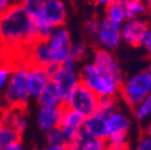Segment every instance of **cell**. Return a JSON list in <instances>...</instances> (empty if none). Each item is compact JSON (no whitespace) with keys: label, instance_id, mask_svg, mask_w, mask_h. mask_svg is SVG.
<instances>
[{"label":"cell","instance_id":"cell-1","mask_svg":"<svg viewBox=\"0 0 151 150\" xmlns=\"http://www.w3.org/2000/svg\"><path fill=\"white\" fill-rule=\"evenodd\" d=\"M37 40L35 22L22 3L10 5L0 16V41L11 50L14 66L25 63L28 49Z\"/></svg>","mask_w":151,"mask_h":150},{"label":"cell","instance_id":"cell-2","mask_svg":"<svg viewBox=\"0 0 151 150\" xmlns=\"http://www.w3.org/2000/svg\"><path fill=\"white\" fill-rule=\"evenodd\" d=\"M28 65L22 63L16 65L9 76L7 87L4 95V106L7 107H24L27 108L29 101V90H28Z\"/></svg>","mask_w":151,"mask_h":150},{"label":"cell","instance_id":"cell-3","mask_svg":"<svg viewBox=\"0 0 151 150\" xmlns=\"http://www.w3.org/2000/svg\"><path fill=\"white\" fill-rule=\"evenodd\" d=\"M150 92L151 77L147 71H140L122 82L119 95L128 107L134 108Z\"/></svg>","mask_w":151,"mask_h":150},{"label":"cell","instance_id":"cell-4","mask_svg":"<svg viewBox=\"0 0 151 150\" xmlns=\"http://www.w3.org/2000/svg\"><path fill=\"white\" fill-rule=\"evenodd\" d=\"M99 100L100 97L95 94V91L88 88L86 85L79 83L65 100L64 107L71 108L83 114L84 117H88L97 109Z\"/></svg>","mask_w":151,"mask_h":150},{"label":"cell","instance_id":"cell-5","mask_svg":"<svg viewBox=\"0 0 151 150\" xmlns=\"http://www.w3.org/2000/svg\"><path fill=\"white\" fill-rule=\"evenodd\" d=\"M47 42L50 49L52 60L54 64L60 65L68 57H71L72 41L68 30L64 25L54 28L50 36L47 39Z\"/></svg>","mask_w":151,"mask_h":150},{"label":"cell","instance_id":"cell-6","mask_svg":"<svg viewBox=\"0 0 151 150\" xmlns=\"http://www.w3.org/2000/svg\"><path fill=\"white\" fill-rule=\"evenodd\" d=\"M67 18V9L63 0H46L41 17L37 19L36 24H47L52 28L61 27L65 24Z\"/></svg>","mask_w":151,"mask_h":150},{"label":"cell","instance_id":"cell-7","mask_svg":"<svg viewBox=\"0 0 151 150\" xmlns=\"http://www.w3.org/2000/svg\"><path fill=\"white\" fill-rule=\"evenodd\" d=\"M149 29V23L144 17L142 18H128L120 25L121 41L129 46H140L143 36Z\"/></svg>","mask_w":151,"mask_h":150},{"label":"cell","instance_id":"cell-8","mask_svg":"<svg viewBox=\"0 0 151 150\" xmlns=\"http://www.w3.org/2000/svg\"><path fill=\"white\" fill-rule=\"evenodd\" d=\"M50 81L58 88L64 102L68 97L71 91L81 83L79 74L77 73V71L65 69L61 65H59V67L56 69L55 72L50 76Z\"/></svg>","mask_w":151,"mask_h":150},{"label":"cell","instance_id":"cell-9","mask_svg":"<svg viewBox=\"0 0 151 150\" xmlns=\"http://www.w3.org/2000/svg\"><path fill=\"white\" fill-rule=\"evenodd\" d=\"M93 65H95L99 71L102 74H107L113 78L118 79L119 82H124V76L122 71L115 59V57L110 53V50L99 48L95 54H93Z\"/></svg>","mask_w":151,"mask_h":150},{"label":"cell","instance_id":"cell-10","mask_svg":"<svg viewBox=\"0 0 151 150\" xmlns=\"http://www.w3.org/2000/svg\"><path fill=\"white\" fill-rule=\"evenodd\" d=\"M96 37L101 48L110 52L114 50L121 43L120 25L111 23L107 18H104V19L100 21V27H99Z\"/></svg>","mask_w":151,"mask_h":150},{"label":"cell","instance_id":"cell-11","mask_svg":"<svg viewBox=\"0 0 151 150\" xmlns=\"http://www.w3.org/2000/svg\"><path fill=\"white\" fill-rule=\"evenodd\" d=\"M84 120L85 117L78 112H76L71 108L64 107L61 119L59 123V127L65 135L67 142L73 139L76 136H78L84 126Z\"/></svg>","mask_w":151,"mask_h":150},{"label":"cell","instance_id":"cell-12","mask_svg":"<svg viewBox=\"0 0 151 150\" xmlns=\"http://www.w3.org/2000/svg\"><path fill=\"white\" fill-rule=\"evenodd\" d=\"M28 90L30 97H37L50 81L46 67L40 65L28 64Z\"/></svg>","mask_w":151,"mask_h":150},{"label":"cell","instance_id":"cell-13","mask_svg":"<svg viewBox=\"0 0 151 150\" xmlns=\"http://www.w3.org/2000/svg\"><path fill=\"white\" fill-rule=\"evenodd\" d=\"M27 108L24 107H7L0 108V124L7 125L18 132L23 133L27 127Z\"/></svg>","mask_w":151,"mask_h":150},{"label":"cell","instance_id":"cell-14","mask_svg":"<svg viewBox=\"0 0 151 150\" xmlns=\"http://www.w3.org/2000/svg\"><path fill=\"white\" fill-rule=\"evenodd\" d=\"M107 128V137H114V136H128V131L131 128V120L128 115L124 112L115 109L113 113L107 117L106 123Z\"/></svg>","mask_w":151,"mask_h":150},{"label":"cell","instance_id":"cell-15","mask_svg":"<svg viewBox=\"0 0 151 150\" xmlns=\"http://www.w3.org/2000/svg\"><path fill=\"white\" fill-rule=\"evenodd\" d=\"M106 123H107V115L103 114L99 109H96L93 113L85 117L83 131L93 138L106 141V137H107Z\"/></svg>","mask_w":151,"mask_h":150},{"label":"cell","instance_id":"cell-16","mask_svg":"<svg viewBox=\"0 0 151 150\" xmlns=\"http://www.w3.org/2000/svg\"><path fill=\"white\" fill-rule=\"evenodd\" d=\"M121 82L118 79L113 78L107 74H100L99 79L93 84L92 89L99 97H113L116 99V96L120 94V88H121Z\"/></svg>","mask_w":151,"mask_h":150},{"label":"cell","instance_id":"cell-17","mask_svg":"<svg viewBox=\"0 0 151 150\" xmlns=\"http://www.w3.org/2000/svg\"><path fill=\"white\" fill-rule=\"evenodd\" d=\"M64 106L56 107H41L37 117V124L43 132H48L52 128L59 126Z\"/></svg>","mask_w":151,"mask_h":150},{"label":"cell","instance_id":"cell-18","mask_svg":"<svg viewBox=\"0 0 151 150\" xmlns=\"http://www.w3.org/2000/svg\"><path fill=\"white\" fill-rule=\"evenodd\" d=\"M106 145L104 139L93 138L82 130L78 136L67 142V150H104Z\"/></svg>","mask_w":151,"mask_h":150},{"label":"cell","instance_id":"cell-19","mask_svg":"<svg viewBox=\"0 0 151 150\" xmlns=\"http://www.w3.org/2000/svg\"><path fill=\"white\" fill-rule=\"evenodd\" d=\"M39 100V105L41 107H56V106H64V100L60 95V92L56 88V85L49 81L47 85L43 88L41 94L36 97Z\"/></svg>","mask_w":151,"mask_h":150},{"label":"cell","instance_id":"cell-20","mask_svg":"<svg viewBox=\"0 0 151 150\" xmlns=\"http://www.w3.org/2000/svg\"><path fill=\"white\" fill-rule=\"evenodd\" d=\"M106 18L109 22L114 23L116 25H121L122 23H125L128 19L125 4L115 0V1H113L111 4L107 5L106 6Z\"/></svg>","mask_w":151,"mask_h":150},{"label":"cell","instance_id":"cell-21","mask_svg":"<svg viewBox=\"0 0 151 150\" xmlns=\"http://www.w3.org/2000/svg\"><path fill=\"white\" fill-rule=\"evenodd\" d=\"M22 133L18 132L17 130L0 124V148L5 149L14 143H21Z\"/></svg>","mask_w":151,"mask_h":150},{"label":"cell","instance_id":"cell-22","mask_svg":"<svg viewBox=\"0 0 151 150\" xmlns=\"http://www.w3.org/2000/svg\"><path fill=\"white\" fill-rule=\"evenodd\" d=\"M78 74H79L81 83L86 85L88 88L92 89L93 84H95L96 81L99 79L101 72L99 71V69L95 65H93V63H89V64L84 65V67L82 69V71Z\"/></svg>","mask_w":151,"mask_h":150},{"label":"cell","instance_id":"cell-23","mask_svg":"<svg viewBox=\"0 0 151 150\" xmlns=\"http://www.w3.org/2000/svg\"><path fill=\"white\" fill-rule=\"evenodd\" d=\"M46 0H23L22 5L29 13V16L32 18V21L36 22L42 14L43 6Z\"/></svg>","mask_w":151,"mask_h":150},{"label":"cell","instance_id":"cell-24","mask_svg":"<svg viewBox=\"0 0 151 150\" xmlns=\"http://www.w3.org/2000/svg\"><path fill=\"white\" fill-rule=\"evenodd\" d=\"M134 117L138 120H145L151 117V92L146 95L134 108Z\"/></svg>","mask_w":151,"mask_h":150},{"label":"cell","instance_id":"cell-25","mask_svg":"<svg viewBox=\"0 0 151 150\" xmlns=\"http://www.w3.org/2000/svg\"><path fill=\"white\" fill-rule=\"evenodd\" d=\"M128 18H142L146 14V3L142 0H132L125 4Z\"/></svg>","mask_w":151,"mask_h":150},{"label":"cell","instance_id":"cell-26","mask_svg":"<svg viewBox=\"0 0 151 150\" xmlns=\"http://www.w3.org/2000/svg\"><path fill=\"white\" fill-rule=\"evenodd\" d=\"M47 141L50 145H67V139L59 126L52 128L47 132Z\"/></svg>","mask_w":151,"mask_h":150},{"label":"cell","instance_id":"cell-27","mask_svg":"<svg viewBox=\"0 0 151 150\" xmlns=\"http://www.w3.org/2000/svg\"><path fill=\"white\" fill-rule=\"evenodd\" d=\"M97 109L108 117V115H109L110 113H113V112H114L115 109H118L116 99H113V97H100Z\"/></svg>","mask_w":151,"mask_h":150},{"label":"cell","instance_id":"cell-28","mask_svg":"<svg viewBox=\"0 0 151 150\" xmlns=\"http://www.w3.org/2000/svg\"><path fill=\"white\" fill-rule=\"evenodd\" d=\"M86 52H88V47L83 42H76L71 45V55L77 61L85 57Z\"/></svg>","mask_w":151,"mask_h":150},{"label":"cell","instance_id":"cell-29","mask_svg":"<svg viewBox=\"0 0 151 150\" xmlns=\"http://www.w3.org/2000/svg\"><path fill=\"white\" fill-rule=\"evenodd\" d=\"M13 67L10 65V64H4V65H0V89H1L6 81L9 79V76L11 73V70Z\"/></svg>","mask_w":151,"mask_h":150},{"label":"cell","instance_id":"cell-30","mask_svg":"<svg viewBox=\"0 0 151 150\" xmlns=\"http://www.w3.org/2000/svg\"><path fill=\"white\" fill-rule=\"evenodd\" d=\"M99 27H100V21L96 19V18H91L85 23V31L90 36H96L99 31Z\"/></svg>","mask_w":151,"mask_h":150},{"label":"cell","instance_id":"cell-31","mask_svg":"<svg viewBox=\"0 0 151 150\" xmlns=\"http://www.w3.org/2000/svg\"><path fill=\"white\" fill-rule=\"evenodd\" d=\"M133 150H151V136L144 135L142 138H139Z\"/></svg>","mask_w":151,"mask_h":150},{"label":"cell","instance_id":"cell-32","mask_svg":"<svg viewBox=\"0 0 151 150\" xmlns=\"http://www.w3.org/2000/svg\"><path fill=\"white\" fill-rule=\"evenodd\" d=\"M140 46L146 50V53L149 55H151V28L149 27V29L146 30V32L143 36V40L140 42Z\"/></svg>","mask_w":151,"mask_h":150},{"label":"cell","instance_id":"cell-33","mask_svg":"<svg viewBox=\"0 0 151 150\" xmlns=\"http://www.w3.org/2000/svg\"><path fill=\"white\" fill-rule=\"evenodd\" d=\"M104 150H131V149H129L128 144H126V145H109V144H107Z\"/></svg>","mask_w":151,"mask_h":150},{"label":"cell","instance_id":"cell-34","mask_svg":"<svg viewBox=\"0 0 151 150\" xmlns=\"http://www.w3.org/2000/svg\"><path fill=\"white\" fill-rule=\"evenodd\" d=\"M9 6H10V0H0V16L7 10Z\"/></svg>","mask_w":151,"mask_h":150},{"label":"cell","instance_id":"cell-35","mask_svg":"<svg viewBox=\"0 0 151 150\" xmlns=\"http://www.w3.org/2000/svg\"><path fill=\"white\" fill-rule=\"evenodd\" d=\"M43 150H67V145H50V144H48V146L45 148Z\"/></svg>","mask_w":151,"mask_h":150},{"label":"cell","instance_id":"cell-36","mask_svg":"<svg viewBox=\"0 0 151 150\" xmlns=\"http://www.w3.org/2000/svg\"><path fill=\"white\" fill-rule=\"evenodd\" d=\"M3 150H23V149H22L21 143H14V144H12V145H10V146L3 149Z\"/></svg>","mask_w":151,"mask_h":150},{"label":"cell","instance_id":"cell-37","mask_svg":"<svg viewBox=\"0 0 151 150\" xmlns=\"http://www.w3.org/2000/svg\"><path fill=\"white\" fill-rule=\"evenodd\" d=\"M113 1H115V0H96V3H97V4L103 5V6H107V5L111 4Z\"/></svg>","mask_w":151,"mask_h":150},{"label":"cell","instance_id":"cell-38","mask_svg":"<svg viewBox=\"0 0 151 150\" xmlns=\"http://www.w3.org/2000/svg\"><path fill=\"white\" fill-rule=\"evenodd\" d=\"M146 16L150 18V21H151V0L149 3H146Z\"/></svg>","mask_w":151,"mask_h":150},{"label":"cell","instance_id":"cell-39","mask_svg":"<svg viewBox=\"0 0 151 150\" xmlns=\"http://www.w3.org/2000/svg\"><path fill=\"white\" fill-rule=\"evenodd\" d=\"M145 135H149V136H151V124L147 126V128H146V132H145Z\"/></svg>","mask_w":151,"mask_h":150},{"label":"cell","instance_id":"cell-40","mask_svg":"<svg viewBox=\"0 0 151 150\" xmlns=\"http://www.w3.org/2000/svg\"><path fill=\"white\" fill-rule=\"evenodd\" d=\"M118 1H120V3H122V4H127V3L132 1V0H118Z\"/></svg>","mask_w":151,"mask_h":150},{"label":"cell","instance_id":"cell-41","mask_svg":"<svg viewBox=\"0 0 151 150\" xmlns=\"http://www.w3.org/2000/svg\"><path fill=\"white\" fill-rule=\"evenodd\" d=\"M146 71H147V73L150 74V77H151V63H150V65H149V67H147V70H146Z\"/></svg>","mask_w":151,"mask_h":150},{"label":"cell","instance_id":"cell-42","mask_svg":"<svg viewBox=\"0 0 151 150\" xmlns=\"http://www.w3.org/2000/svg\"><path fill=\"white\" fill-rule=\"evenodd\" d=\"M142 1H144V3H149L150 0H142Z\"/></svg>","mask_w":151,"mask_h":150},{"label":"cell","instance_id":"cell-43","mask_svg":"<svg viewBox=\"0 0 151 150\" xmlns=\"http://www.w3.org/2000/svg\"><path fill=\"white\" fill-rule=\"evenodd\" d=\"M0 150H3V149H1V148H0Z\"/></svg>","mask_w":151,"mask_h":150}]
</instances>
